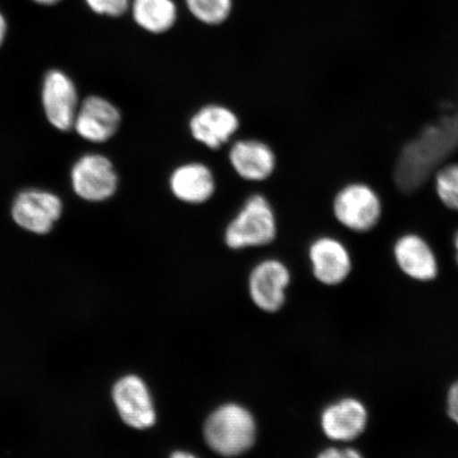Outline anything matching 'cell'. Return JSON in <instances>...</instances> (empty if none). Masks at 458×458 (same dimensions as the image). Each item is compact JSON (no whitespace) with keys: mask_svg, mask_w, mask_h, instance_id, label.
Listing matches in <instances>:
<instances>
[{"mask_svg":"<svg viewBox=\"0 0 458 458\" xmlns=\"http://www.w3.org/2000/svg\"><path fill=\"white\" fill-rule=\"evenodd\" d=\"M257 427L253 415L237 403L221 405L208 418L204 437L209 448L225 457L242 455L254 445Z\"/></svg>","mask_w":458,"mask_h":458,"instance_id":"obj_1","label":"cell"},{"mask_svg":"<svg viewBox=\"0 0 458 458\" xmlns=\"http://www.w3.org/2000/svg\"><path fill=\"white\" fill-rule=\"evenodd\" d=\"M277 219L273 206L262 194H253L228 223L225 233L227 248L242 250L261 248L277 237Z\"/></svg>","mask_w":458,"mask_h":458,"instance_id":"obj_2","label":"cell"},{"mask_svg":"<svg viewBox=\"0 0 458 458\" xmlns=\"http://www.w3.org/2000/svg\"><path fill=\"white\" fill-rule=\"evenodd\" d=\"M334 215L344 227L356 233L374 229L382 216V203L371 187L353 182L341 189L334 199Z\"/></svg>","mask_w":458,"mask_h":458,"instance_id":"obj_3","label":"cell"},{"mask_svg":"<svg viewBox=\"0 0 458 458\" xmlns=\"http://www.w3.org/2000/svg\"><path fill=\"white\" fill-rule=\"evenodd\" d=\"M368 406L356 397H345L330 403L320 415V427L332 442L349 444L362 437L368 429Z\"/></svg>","mask_w":458,"mask_h":458,"instance_id":"obj_4","label":"cell"},{"mask_svg":"<svg viewBox=\"0 0 458 458\" xmlns=\"http://www.w3.org/2000/svg\"><path fill=\"white\" fill-rule=\"evenodd\" d=\"M113 400L125 425L136 429L156 425V406L145 381L139 376L128 375L119 379L113 388Z\"/></svg>","mask_w":458,"mask_h":458,"instance_id":"obj_5","label":"cell"},{"mask_svg":"<svg viewBox=\"0 0 458 458\" xmlns=\"http://www.w3.org/2000/svg\"><path fill=\"white\" fill-rule=\"evenodd\" d=\"M74 191L90 202H101L114 196L118 175L111 160L99 154H89L79 159L72 171Z\"/></svg>","mask_w":458,"mask_h":458,"instance_id":"obj_6","label":"cell"},{"mask_svg":"<svg viewBox=\"0 0 458 458\" xmlns=\"http://www.w3.org/2000/svg\"><path fill=\"white\" fill-rule=\"evenodd\" d=\"M291 282V273L284 262L263 260L251 270L249 291L251 301L266 312H276L284 306L285 290Z\"/></svg>","mask_w":458,"mask_h":458,"instance_id":"obj_7","label":"cell"},{"mask_svg":"<svg viewBox=\"0 0 458 458\" xmlns=\"http://www.w3.org/2000/svg\"><path fill=\"white\" fill-rule=\"evenodd\" d=\"M239 128L237 114L221 105L204 106L189 120V131L192 139L210 150H219L226 145Z\"/></svg>","mask_w":458,"mask_h":458,"instance_id":"obj_8","label":"cell"},{"mask_svg":"<svg viewBox=\"0 0 458 458\" xmlns=\"http://www.w3.org/2000/svg\"><path fill=\"white\" fill-rule=\"evenodd\" d=\"M62 213V203L53 193L27 191L14 200L13 216L21 227L34 233H47Z\"/></svg>","mask_w":458,"mask_h":458,"instance_id":"obj_9","label":"cell"},{"mask_svg":"<svg viewBox=\"0 0 458 458\" xmlns=\"http://www.w3.org/2000/svg\"><path fill=\"white\" fill-rule=\"evenodd\" d=\"M43 106L51 124L61 131L72 128L77 117L78 96L70 77L60 71L46 74L43 85Z\"/></svg>","mask_w":458,"mask_h":458,"instance_id":"obj_10","label":"cell"},{"mask_svg":"<svg viewBox=\"0 0 458 458\" xmlns=\"http://www.w3.org/2000/svg\"><path fill=\"white\" fill-rule=\"evenodd\" d=\"M314 277L329 286L345 282L352 270V256L345 245L334 237H320L309 248Z\"/></svg>","mask_w":458,"mask_h":458,"instance_id":"obj_11","label":"cell"},{"mask_svg":"<svg viewBox=\"0 0 458 458\" xmlns=\"http://www.w3.org/2000/svg\"><path fill=\"white\" fill-rule=\"evenodd\" d=\"M229 163L242 180L263 182L276 169V156L267 143L258 140L233 142L228 153Z\"/></svg>","mask_w":458,"mask_h":458,"instance_id":"obj_12","label":"cell"},{"mask_svg":"<svg viewBox=\"0 0 458 458\" xmlns=\"http://www.w3.org/2000/svg\"><path fill=\"white\" fill-rule=\"evenodd\" d=\"M174 197L189 205H202L215 196L216 182L208 165L192 162L179 165L169 177Z\"/></svg>","mask_w":458,"mask_h":458,"instance_id":"obj_13","label":"cell"},{"mask_svg":"<svg viewBox=\"0 0 458 458\" xmlns=\"http://www.w3.org/2000/svg\"><path fill=\"white\" fill-rule=\"evenodd\" d=\"M394 257L399 270L416 282H433L437 277V258L426 240L417 234L399 238L394 246Z\"/></svg>","mask_w":458,"mask_h":458,"instance_id":"obj_14","label":"cell"},{"mask_svg":"<svg viewBox=\"0 0 458 458\" xmlns=\"http://www.w3.org/2000/svg\"><path fill=\"white\" fill-rule=\"evenodd\" d=\"M122 116L116 106L101 97L91 96L83 101L74 125L83 139L105 142L116 134Z\"/></svg>","mask_w":458,"mask_h":458,"instance_id":"obj_15","label":"cell"},{"mask_svg":"<svg viewBox=\"0 0 458 458\" xmlns=\"http://www.w3.org/2000/svg\"><path fill=\"white\" fill-rule=\"evenodd\" d=\"M130 9L137 26L152 34L170 31L179 17L174 0H131Z\"/></svg>","mask_w":458,"mask_h":458,"instance_id":"obj_16","label":"cell"},{"mask_svg":"<svg viewBox=\"0 0 458 458\" xmlns=\"http://www.w3.org/2000/svg\"><path fill=\"white\" fill-rule=\"evenodd\" d=\"M191 14L204 25L219 26L233 13V0H184Z\"/></svg>","mask_w":458,"mask_h":458,"instance_id":"obj_17","label":"cell"},{"mask_svg":"<svg viewBox=\"0 0 458 458\" xmlns=\"http://www.w3.org/2000/svg\"><path fill=\"white\" fill-rule=\"evenodd\" d=\"M437 196L449 209L458 211V165H449L438 171L435 179Z\"/></svg>","mask_w":458,"mask_h":458,"instance_id":"obj_18","label":"cell"},{"mask_svg":"<svg viewBox=\"0 0 458 458\" xmlns=\"http://www.w3.org/2000/svg\"><path fill=\"white\" fill-rule=\"evenodd\" d=\"M91 11L100 15L118 17L130 9L131 0H85Z\"/></svg>","mask_w":458,"mask_h":458,"instance_id":"obj_19","label":"cell"},{"mask_svg":"<svg viewBox=\"0 0 458 458\" xmlns=\"http://www.w3.org/2000/svg\"><path fill=\"white\" fill-rule=\"evenodd\" d=\"M446 415L458 427V380L452 383L445 396Z\"/></svg>","mask_w":458,"mask_h":458,"instance_id":"obj_20","label":"cell"},{"mask_svg":"<svg viewBox=\"0 0 458 458\" xmlns=\"http://www.w3.org/2000/svg\"><path fill=\"white\" fill-rule=\"evenodd\" d=\"M318 458H365L360 452L352 446H330L320 452Z\"/></svg>","mask_w":458,"mask_h":458,"instance_id":"obj_21","label":"cell"},{"mask_svg":"<svg viewBox=\"0 0 458 458\" xmlns=\"http://www.w3.org/2000/svg\"><path fill=\"white\" fill-rule=\"evenodd\" d=\"M7 28V21H5L4 16L0 13V46H2L4 41Z\"/></svg>","mask_w":458,"mask_h":458,"instance_id":"obj_22","label":"cell"},{"mask_svg":"<svg viewBox=\"0 0 458 458\" xmlns=\"http://www.w3.org/2000/svg\"><path fill=\"white\" fill-rule=\"evenodd\" d=\"M170 458H199L192 454H189L186 451H176L174 454L170 456Z\"/></svg>","mask_w":458,"mask_h":458,"instance_id":"obj_23","label":"cell"},{"mask_svg":"<svg viewBox=\"0 0 458 458\" xmlns=\"http://www.w3.org/2000/svg\"><path fill=\"white\" fill-rule=\"evenodd\" d=\"M32 2L44 5H51L59 3L60 0H32Z\"/></svg>","mask_w":458,"mask_h":458,"instance_id":"obj_24","label":"cell"},{"mask_svg":"<svg viewBox=\"0 0 458 458\" xmlns=\"http://www.w3.org/2000/svg\"><path fill=\"white\" fill-rule=\"evenodd\" d=\"M454 248H455V250H456V261H457V265H458V233H457L456 237L454 239Z\"/></svg>","mask_w":458,"mask_h":458,"instance_id":"obj_25","label":"cell"}]
</instances>
